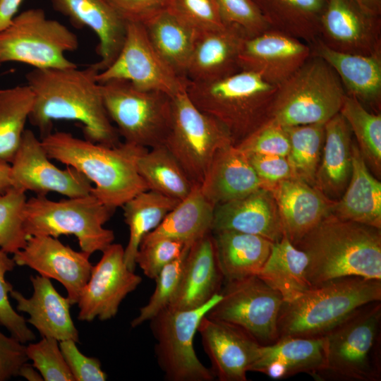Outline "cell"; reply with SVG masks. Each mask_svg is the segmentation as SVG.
<instances>
[{"label":"cell","mask_w":381,"mask_h":381,"mask_svg":"<svg viewBox=\"0 0 381 381\" xmlns=\"http://www.w3.org/2000/svg\"><path fill=\"white\" fill-rule=\"evenodd\" d=\"M198 332L214 377L220 381H246L261 344L241 328L206 315Z\"/></svg>","instance_id":"ffe728a7"},{"label":"cell","mask_w":381,"mask_h":381,"mask_svg":"<svg viewBox=\"0 0 381 381\" xmlns=\"http://www.w3.org/2000/svg\"><path fill=\"white\" fill-rule=\"evenodd\" d=\"M99 84L107 113L125 143L146 148L164 145L171 127L172 97L123 80Z\"/></svg>","instance_id":"9c48e42d"},{"label":"cell","mask_w":381,"mask_h":381,"mask_svg":"<svg viewBox=\"0 0 381 381\" xmlns=\"http://www.w3.org/2000/svg\"><path fill=\"white\" fill-rule=\"evenodd\" d=\"M381 301V280L346 277L312 286L284 303L277 322L278 339L325 335L363 306Z\"/></svg>","instance_id":"277c9868"},{"label":"cell","mask_w":381,"mask_h":381,"mask_svg":"<svg viewBox=\"0 0 381 381\" xmlns=\"http://www.w3.org/2000/svg\"><path fill=\"white\" fill-rule=\"evenodd\" d=\"M33 102L34 94L27 84L0 90V161L11 163Z\"/></svg>","instance_id":"f35d334b"},{"label":"cell","mask_w":381,"mask_h":381,"mask_svg":"<svg viewBox=\"0 0 381 381\" xmlns=\"http://www.w3.org/2000/svg\"><path fill=\"white\" fill-rule=\"evenodd\" d=\"M365 13L381 17V0H351Z\"/></svg>","instance_id":"9f6ffc18"},{"label":"cell","mask_w":381,"mask_h":381,"mask_svg":"<svg viewBox=\"0 0 381 381\" xmlns=\"http://www.w3.org/2000/svg\"><path fill=\"white\" fill-rule=\"evenodd\" d=\"M332 214L343 219L381 228V183L368 171L358 146L351 145V174L341 198L332 206Z\"/></svg>","instance_id":"f546056e"},{"label":"cell","mask_w":381,"mask_h":381,"mask_svg":"<svg viewBox=\"0 0 381 381\" xmlns=\"http://www.w3.org/2000/svg\"><path fill=\"white\" fill-rule=\"evenodd\" d=\"M311 54L324 59L339 76L346 95L361 103L378 104L381 98V54L360 55L334 50L320 39Z\"/></svg>","instance_id":"f1b7e54d"},{"label":"cell","mask_w":381,"mask_h":381,"mask_svg":"<svg viewBox=\"0 0 381 381\" xmlns=\"http://www.w3.org/2000/svg\"><path fill=\"white\" fill-rule=\"evenodd\" d=\"M78 46V36L65 25L47 18L42 8H29L16 14L0 31V64L13 61L34 68L75 67L66 54Z\"/></svg>","instance_id":"30bf717a"},{"label":"cell","mask_w":381,"mask_h":381,"mask_svg":"<svg viewBox=\"0 0 381 381\" xmlns=\"http://www.w3.org/2000/svg\"><path fill=\"white\" fill-rule=\"evenodd\" d=\"M325 364L323 337H284L270 344L260 345L249 371L282 380L298 373L313 378Z\"/></svg>","instance_id":"484cf974"},{"label":"cell","mask_w":381,"mask_h":381,"mask_svg":"<svg viewBox=\"0 0 381 381\" xmlns=\"http://www.w3.org/2000/svg\"><path fill=\"white\" fill-rule=\"evenodd\" d=\"M277 90L258 74L239 71L213 81L188 80L186 90L200 111L225 128L236 145L267 121Z\"/></svg>","instance_id":"5b68a950"},{"label":"cell","mask_w":381,"mask_h":381,"mask_svg":"<svg viewBox=\"0 0 381 381\" xmlns=\"http://www.w3.org/2000/svg\"><path fill=\"white\" fill-rule=\"evenodd\" d=\"M200 187L214 207L259 188H269L258 176L247 156L234 145L216 154Z\"/></svg>","instance_id":"83f0119b"},{"label":"cell","mask_w":381,"mask_h":381,"mask_svg":"<svg viewBox=\"0 0 381 381\" xmlns=\"http://www.w3.org/2000/svg\"><path fill=\"white\" fill-rule=\"evenodd\" d=\"M220 299L205 315L236 325L261 345L278 339L277 322L284 300L257 275L226 281Z\"/></svg>","instance_id":"4fadbf2b"},{"label":"cell","mask_w":381,"mask_h":381,"mask_svg":"<svg viewBox=\"0 0 381 381\" xmlns=\"http://www.w3.org/2000/svg\"><path fill=\"white\" fill-rule=\"evenodd\" d=\"M126 22L143 23L166 9L170 0H106Z\"/></svg>","instance_id":"db71d44e"},{"label":"cell","mask_w":381,"mask_h":381,"mask_svg":"<svg viewBox=\"0 0 381 381\" xmlns=\"http://www.w3.org/2000/svg\"><path fill=\"white\" fill-rule=\"evenodd\" d=\"M306 253L286 236L272 244L257 276L282 296L284 303L299 297L312 286L307 278Z\"/></svg>","instance_id":"e575fe53"},{"label":"cell","mask_w":381,"mask_h":381,"mask_svg":"<svg viewBox=\"0 0 381 381\" xmlns=\"http://www.w3.org/2000/svg\"><path fill=\"white\" fill-rule=\"evenodd\" d=\"M217 260L225 281L256 275L267 260L274 242L236 231L212 232Z\"/></svg>","instance_id":"4dcf8cb0"},{"label":"cell","mask_w":381,"mask_h":381,"mask_svg":"<svg viewBox=\"0 0 381 381\" xmlns=\"http://www.w3.org/2000/svg\"><path fill=\"white\" fill-rule=\"evenodd\" d=\"M225 230L260 236L274 243L281 240L284 234L272 190L259 188L215 206L211 232Z\"/></svg>","instance_id":"44dd1931"},{"label":"cell","mask_w":381,"mask_h":381,"mask_svg":"<svg viewBox=\"0 0 381 381\" xmlns=\"http://www.w3.org/2000/svg\"><path fill=\"white\" fill-rule=\"evenodd\" d=\"M245 155L258 176L267 183L269 189L280 181L294 177L286 157L255 153Z\"/></svg>","instance_id":"816d5d0a"},{"label":"cell","mask_w":381,"mask_h":381,"mask_svg":"<svg viewBox=\"0 0 381 381\" xmlns=\"http://www.w3.org/2000/svg\"><path fill=\"white\" fill-rule=\"evenodd\" d=\"M76 341L66 339L59 341V346L74 381H105L107 373L102 369L101 362L80 351Z\"/></svg>","instance_id":"f907efd6"},{"label":"cell","mask_w":381,"mask_h":381,"mask_svg":"<svg viewBox=\"0 0 381 381\" xmlns=\"http://www.w3.org/2000/svg\"><path fill=\"white\" fill-rule=\"evenodd\" d=\"M179 201L147 190L138 193L121 207L124 221L129 229V238L124 248V261L129 270H135V257L143 238L161 223Z\"/></svg>","instance_id":"8d00e7d4"},{"label":"cell","mask_w":381,"mask_h":381,"mask_svg":"<svg viewBox=\"0 0 381 381\" xmlns=\"http://www.w3.org/2000/svg\"><path fill=\"white\" fill-rule=\"evenodd\" d=\"M53 8L67 17L77 28L92 30L98 38L96 62L99 71L109 66L123 46L125 21L106 0H50Z\"/></svg>","instance_id":"603a6c76"},{"label":"cell","mask_w":381,"mask_h":381,"mask_svg":"<svg viewBox=\"0 0 381 381\" xmlns=\"http://www.w3.org/2000/svg\"><path fill=\"white\" fill-rule=\"evenodd\" d=\"M16 266L13 258L0 249V325L4 327L11 336L25 344L34 341L35 335L28 327L27 320L12 307L8 295L13 287L5 279L6 274Z\"/></svg>","instance_id":"f6af8a7d"},{"label":"cell","mask_w":381,"mask_h":381,"mask_svg":"<svg viewBox=\"0 0 381 381\" xmlns=\"http://www.w3.org/2000/svg\"><path fill=\"white\" fill-rule=\"evenodd\" d=\"M270 29L310 46L320 39V23L327 0H252Z\"/></svg>","instance_id":"836d02e7"},{"label":"cell","mask_w":381,"mask_h":381,"mask_svg":"<svg viewBox=\"0 0 381 381\" xmlns=\"http://www.w3.org/2000/svg\"><path fill=\"white\" fill-rule=\"evenodd\" d=\"M246 37V33L234 25L198 31L186 70L187 79L213 81L239 71L238 57Z\"/></svg>","instance_id":"d4e9b609"},{"label":"cell","mask_w":381,"mask_h":381,"mask_svg":"<svg viewBox=\"0 0 381 381\" xmlns=\"http://www.w3.org/2000/svg\"><path fill=\"white\" fill-rule=\"evenodd\" d=\"M190 246L186 245L181 255L167 264L155 277V291L147 303L140 308L138 316L131 321L133 328L150 321L169 307L177 291Z\"/></svg>","instance_id":"7bdbcfd3"},{"label":"cell","mask_w":381,"mask_h":381,"mask_svg":"<svg viewBox=\"0 0 381 381\" xmlns=\"http://www.w3.org/2000/svg\"><path fill=\"white\" fill-rule=\"evenodd\" d=\"M23 0H0V31L11 23L17 14Z\"/></svg>","instance_id":"11a10c76"},{"label":"cell","mask_w":381,"mask_h":381,"mask_svg":"<svg viewBox=\"0 0 381 381\" xmlns=\"http://www.w3.org/2000/svg\"><path fill=\"white\" fill-rule=\"evenodd\" d=\"M294 246L308 256L311 286L346 277L381 280L380 229L330 214Z\"/></svg>","instance_id":"3957f363"},{"label":"cell","mask_w":381,"mask_h":381,"mask_svg":"<svg viewBox=\"0 0 381 381\" xmlns=\"http://www.w3.org/2000/svg\"><path fill=\"white\" fill-rule=\"evenodd\" d=\"M30 279L33 288L30 298L13 289L10 293L17 303L18 311L29 315L27 322L42 337L78 342L79 333L71 315L72 305L68 298L56 291L49 278L37 274L30 276Z\"/></svg>","instance_id":"cb8c5ba5"},{"label":"cell","mask_w":381,"mask_h":381,"mask_svg":"<svg viewBox=\"0 0 381 381\" xmlns=\"http://www.w3.org/2000/svg\"><path fill=\"white\" fill-rule=\"evenodd\" d=\"M99 83L123 80L143 90L171 97L186 90L188 79L178 75L151 43L141 23L126 22V37L112 64L97 75Z\"/></svg>","instance_id":"5bb4252c"},{"label":"cell","mask_w":381,"mask_h":381,"mask_svg":"<svg viewBox=\"0 0 381 381\" xmlns=\"http://www.w3.org/2000/svg\"><path fill=\"white\" fill-rule=\"evenodd\" d=\"M99 72L95 63L85 68H33L25 78L34 94L28 121L36 127L40 139L52 131L53 122L78 121L85 139L114 147L121 142L103 102Z\"/></svg>","instance_id":"6da1fadb"},{"label":"cell","mask_w":381,"mask_h":381,"mask_svg":"<svg viewBox=\"0 0 381 381\" xmlns=\"http://www.w3.org/2000/svg\"><path fill=\"white\" fill-rule=\"evenodd\" d=\"M311 56L310 46L285 33L269 29L246 37L240 49V71L258 74L279 86L291 76Z\"/></svg>","instance_id":"ac0fdd59"},{"label":"cell","mask_w":381,"mask_h":381,"mask_svg":"<svg viewBox=\"0 0 381 381\" xmlns=\"http://www.w3.org/2000/svg\"><path fill=\"white\" fill-rule=\"evenodd\" d=\"M226 25L241 28L248 37L270 29L261 12L252 0H216Z\"/></svg>","instance_id":"c3c4849f"},{"label":"cell","mask_w":381,"mask_h":381,"mask_svg":"<svg viewBox=\"0 0 381 381\" xmlns=\"http://www.w3.org/2000/svg\"><path fill=\"white\" fill-rule=\"evenodd\" d=\"M186 246L181 241L167 238L141 243L135 257L136 265L148 278L155 279L167 264L181 255Z\"/></svg>","instance_id":"7dc6e473"},{"label":"cell","mask_w":381,"mask_h":381,"mask_svg":"<svg viewBox=\"0 0 381 381\" xmlns=\"http://www.w3.org/2000/svg\"><path fill=\"white\" fill-rule=\"evenodd\" d=\"M380 301L360 308L325 335V364L316 380L379 381Z\"/></svg>","instance_id":"8992f818"},{"label":"cell","mask_w":381,"mask_h":381,"mask_svg":"<svg viewBox=\"0 0 381 381\" xmlns=\"http://www.w3.org/2000/svg\"><path fill=\"white\" fill-rule=\"evenodd\" d=\"M320 40L344 53L381 54V18L365 13L351 0H327Z\"/></svg>","instance_id":"d6986e66"},{"label":"cell","mask_w":381,"mask_h":381,"mask_svg":"<svg viewBox=\"0 0 381 381\" xmlns=\"http://www.w3.org/2000/svg\"><path fill=\"white\" fill-rule=\"evenodd\" d=\"M167 8L197 31L219 29L226 25L216 0H170Z\"/></svg>","instance_id":"bcb514c9"},{"label":"cell","mask_w":381,"mask_h":381,"mask_svg":"<svg viewBox=\"0 0 381 381\" xmlns=\"http://www.w3.org/2000/svg\"><path fill=\"white\" fill-rule=\"evenodd\" d=\"M136 166L149 190L179 200L187 197L195 185L164 145L143 148Z\"/></svg>","instance_id":"74e56055"},{"label":"cell","mask_w":381,"mask_h":381,"mask_svg":"<svg viewBox=\"0 0 381 381\" xmlns=\"http://www.w3.org/2000/svg\"><path fill=\"white\" fill-rule=\"evenodd\" d=\"M272 190L284 234L295 245L332 214V202L318 188L291 177L273 184Z\"/></svg>","instance_id":"7402d4cb"},{"label":"cell","mask_w":381,"mask_h":381,"mask_svg":"<svg viewBox=\"0 0 381 381\" xmlns=\"http://www.w3.org/2000/svg\"><path fill=\"white\" fill-rule=\"evenodd\" d=\"M28 361L32 362L44 381H74L59 346L54 338L42 337L36 343L25 345Z\"/></svg>","instance_id":"ee69618b"},{"label":"cell","mask_w":381,"mask_h":381,"mask_svg":"<svg viewBox=\"0 0 381 381\" xmlns=\"http://www.w3.org/2000/svg\"><path fill=\"white\" fill-rule=\"evenodd\" d=\"M325 125L314 123L284 128L290 143L286 159L293 176L309 184L315 181L325 140Z\"/></svg>","instance_id":"ab89813d"},{"label":"cell","mask_w":381,"mask_h":381,"mask_svg":"<svg viewBox=\"0 0 381 381\" xmlns=\"http://www.w3.org/2000/svg\"><path fill=\"white\" fill-rule=\"evenodd\" d=\"M245 154H263L286 157L290 143L284 128L267 122L239 144L235 145Z\"/></svg>","instance_id":"681fc988"},{"label":"cell","mask_w":381,"mask_h":381,"mask_svg":"<svg viewBox=\"0 0 381 381\" xmlns=\"http://www.w3.org/2000/svg\"><path fill=\"white\" fill-rule=\"evenodd\" d=\"M231 145L225 128L200 111L186 90L172 97L171 127L164 145L194 184H201L216 154Z\"/></svg>","instance_id":"8fae6325"},{"label":"cell","mask_w":381,"mask_h":381,"mask_svg":"<svg viewBox=\"0 0 381 381\" xmlns=\"http://www.w3.org/2000/svg\"><path fill=\"white\" fill-rule=\"evenodd\" d=\"M90 255L75 251L58 238L50 236L28 237L23 248L13 254L16 265L26 266L39 274L60 282L71 305L77 304L90 276Z\"/></svg>","instance_id":"e0dca14e"},{"label":"cell","mask_w":381,"mask_h":381,"mask_svg":"<svg viewBox=\"0 0 381 381\" xmlns=\"http://www.w3.org/2000/svg\"><path fill=\"white\" fill-rule=\"evenodd\" d=\"M25 192L11 187L0 194V249L15 254L24 248L27 236L24 231Z\"/></svg>","instance_id":"b9f144b4"},{"label":"cell","mask_w":381,"mask_h":381,"mask_svg":"<svg viewBox=\"0 0 381 381\" xmlns=\"http://www.w3.org/2000/svg\"><path fill=\"white\" fill-rule=\"evenodd\" d=\"M224 279L210 232L190 246L177 291L167 308L188 310L200 307L220 293Z\"/></svg>","instance_id":"4316f807"},{"label":"cell","mask_w":381,"mask_h":381,"mask_svg":"<svg viewBox=\"0 0 381 381\" xmlns=\"http://www.w3.org/2000/svg\"><path fill=\"white\" fill-rule=\"evenodd\" d=\"M49 159L41 140L25 129L11 163L12 186L38 195L54 192L75 198L91 193L93 186L83 174L70 166L61 169Z\"/></svg>","instance_id":"9a60e30c"},{"label":"cell","mask_w":381,"mask_h":381,"mask_svg":"<svg viewBox=\"0 0 381 381\" xmlns=\"http://www.w3.org/2000/svg\"><path fill=\"white\" fill-rule=\"evenodd\" d=\"M214 208L202 193L200 185L195 184L189 195L179 201L141 243L167 238L190 246L211 232Z\"/></svg>","instance_id":"1f68e13d"},{"label":"cell","mask_w":381,"mask_h":381,"mask_svg":"<svg viewBox=\"0 0 381 381\" xmlns=\"http://www.w3.org/2000/svg\"><path fill=\"white\" fill-rule=\"evenodd\" d=\"M345 96L334 69L321 57L311 54L277 86L267 122L282 128L325 123L339 112Z\"/></svg>","instance_id":"52a82bcc"},{"label":"cell","mask_w":381,"mask_h":381,"mask_svg":"<svg viewBox=\"0 0 381 381\" xmlns=\"http://www.w3.org/2000/svg\"><path fill=\"white\" fill-rule=\"evenodd\" d=\"M18 376L23 377L29 381L43 380L39 371L28 362L24 363L20 368Z\"/></svg>","instance_id":"680465c9"},{"label":"cell","mask_w":381,"mask_h":381,"mask_svg":"<svg viewBox=\"0 0 381 381\" xmlns=\"http://www.w3.org/2000/svg\"><path fill=\"white\" fill-rule=\"evenodd\" d=\"M142 278L129 270L124 261V248L112 243L102 251L92 266L89 279L77 302L78 319L90 322L114 318L126 296L141 283Z\"/></svg>","instance_id":"2e32d148"},{"label":"cell","mask_w":381,"mask_h":381,"mask_svg":"<svg viewBox=\"0 0 381 381\" xmlns=\"http://www.w3.org/2000/svg\"><path fill=\"white\" fill-rule=\"evenodd\" d=\"M217 294L205 305L188 310L167 308L152 318L157 363L169 381H212L211 369L198 359L193 338L202 318L220 299Z\"/></svg>","instance_id":"7c38bea8"},{"label":"cell","mask_w":381,"mask_h":381,"mask_svg":"<svg viewBox=\"0 0 381 381\" xmlns=\"http://www.w3.org/2000/svg\"><path fill=\"white\" fill-rule=\"evenodd\" d=\"M115 210L109 208L92 193L58 201L46 195L27 200L24 231L31 236L73 235L80 250L90 255L102 252L115 238L112 230L104 227Z\"/></svg>","instance_id":"ba28073f"},{"label":"cell","mask_w":381,"mask_h":381,"mask_svg":"<svg viewBox=\"0 0 381 381\" xmlns=\"http://www.w3.org/2000/svg\"><path fill=\"white\" fill-rule=\"evenodd\" d=\"M40 140L50 159L76 169L93 183L91 193L110 209L149 190L136 166L137 156L146 147L125 142L109 147L65 131L51 132Z\"/></svg>","instance_id":"7a4b0ae2"},{"label":"cell","mask_w":381,"mask_h":381,"mask_svg":"<svg viewBox=\"0 0 381 381\" xmlns=\"http://www.w3.org/2000/svg\"><path fill=\"white\" fill-rule=\"evenodd\" d=\"M159 55L180 77L186 78V70L198 32L169 8L141 23Z\"/></svg>","instance_id":"d590c367"},{"label":"cell","mask_w":381,"mask_h":381,"mask_svg":"<svg viewBox=\"0 0 381 381\" xmlns=\"http://www.w3.org/2000/svg\"><path fill=\"white\" fill-rule=\"evenodd\" d=\"M325 132L322 159L315 182L325 196L337 197L351 174L352 132L339 112L325 123Z\"/></svg>","instance_id":"d6a6232c"},{"label":"cell","mask_w":381,"mask_h":381,"mask_svg":"<svg viewBox=\"0 0 381 381\" xmlns=\"http://www.w3.org/2000/svg\"><path fill=\"white\" fill-rule=\"evenodd\" d=\"M339 113L356 138L362 155L376 167L381 162V116L368 111L355 97L346 94Z\"/></svg>","instance_id":"60d3db41"},{"label":"cell","mask_w":381,"mask_h":381,"mask_svg":"<svg viewBox=\"0 0 381 381\" xmlns=\"http://www.w3.org/2000/svg\"><path fill=\"white\" fill-rule=\"evenodd\" d=\"M12 187L11 164L0 161V194Z\"/></svg>","instance_id":"6f0895ef"},{"label":"cell","mask_w":381,"mask_h":381,"mask_svg":"<svg viewBox=\"0 0 381 381\" xmlns=\"http://www.w3.org/2000/svg\"><path fill=\"white\" fill-rule=\"evenodd\" d=\"M28 361L25 344L0 330V381L18 376L20 368Z\"/></svg>","instance_id":"f5cc1de1"}]
</instances>
